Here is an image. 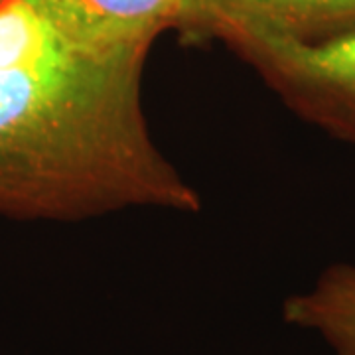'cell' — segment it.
Masks as SVG:
<instances>
[{"label": "cell", "mask_w": 355, "mask_h": 355, "mask_svg": "<svg viewBox=\"0 0 355 355\" xmlns=\"http://www.w3.org/2000/svg\"><path fill=\"white\" fill-rule=\"evenodd\" d=\"M67 42L93 53L150 50L166 30H205L207 0H34Z\"/></svg>", "instance_id": "obj_3"}, {"label": "cell", "mask_w": 355, "mask_h": 355, "mask_svg": "<svg viewBox=\"0 0 355 355\" xmlns=\"http://www.w3.org/2000/svg\"><path fill=\"white\" fill-rule=\"evenodd\" d=\"M284 105L340 140L355 142V30L296 40L237 24L214 28Z\"/></svg>", "instance_id": "obj_2"}, {"label": "cell", "mask_w": 355, "mask_h": 355, "mask_svg": "<svg viewBox=\"0 0 355 355\" xmlns=\"http://www.w3.org/2000/svg\"><path fill=\"white\" fill-rule=\"evenodd\" d=\"M146 55L81 50L34 0H0V214L77 221L202 209L150 135Z\"/></svg>", "instance_id": "obj_1"}, {"label": "cell", "mask_w": 355, "mask_h": 355, "mask_svg": "<svg viewBox=\"0 0 355 355\" xmlns=\"http://www.w3.org/2000/svg\"><path fill=\"white\" fill-rule=\"evenodd\" d=\"M211 34L237 24L296 40L330 38L355 30V0H207Z\"/></svg>", "instance_id": "obj_4"}, {"label": "cell", "mask_w": 355, "mask_h": 355, "mask_svg": "<svg viewBox=\"0 0 355 355\" xmlns=\"http://www.w3.org/2000/svg\"><path fill=\"white\" fill-rule=\"evenodd\" d=\"M284 320L318 334L334 355H355V266L334 265L284 302Z\"/></svg>", "instance_id": "obj_5"}]
</instances>
